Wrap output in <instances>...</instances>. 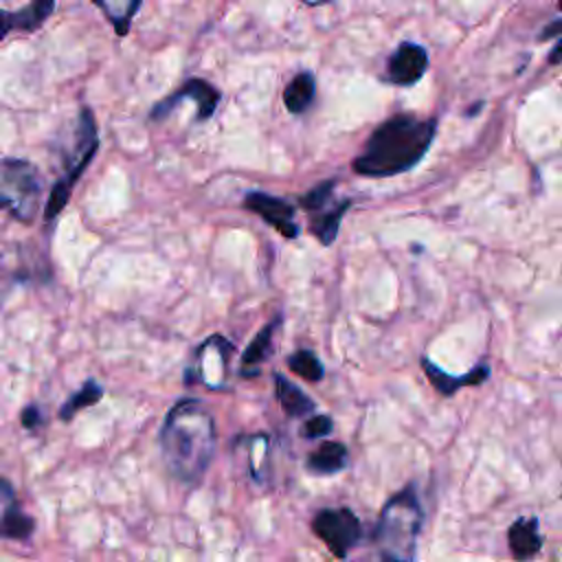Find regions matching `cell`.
Here are the masks:
<instances>
[{"label": "cell", "mask_w": 562, "mask_h": 562, "mask_svg": "<svg viewBox=\"0 0 562 562\" xmlns=\"http://www.w3.org/2000/svg\"><path fill=\"white\" fill-rule=\"evenodd\" d=\"M42 202V173L24 160L7 156L0 160V211L22 224H31Z\"/></svg>", "instance_id": "5b68a950"}, {"label": "cell", "mask_w": 562, "mask_h": 562, "mask_svg": "<svg viewBox=\"0 0 562 562\" xmlns=\"http://www.w3.org/2000/svg\"><path fill=\"white\" fill-rule=\"evenodd\" d=\"M182 101L195 103V121H209L215 114V110L222 101V94L211 81H206L202 77H189L176 92H171L169 97H165L151 105L149 121L167 119Z\"/></svg>", "instance_id": "9c48e42d"}, {"label": "cell", "mask_w": 562, "mask_h": 562, "mask_svg": "<svg viewBox=\"0 0 562 562\" xmlns=\"http://www.w3.org/2000/svg\"><path fill=\"white\" fill-rule=\"evenodd\" d=\"M437 134L435 116L397 112L382 121L364 140L351 169L364 178H391L422 162Z\"/></svg>", "instance_id": "6da1fadb"}, {"label": "cell", "mask_w": 562, "mask_h": 562, "mask_svg": "<svg viewBox=\"0 0 562 562\" xmlns=\"http://www.w3.org/2000/svg\"><path fill=\"white\" fill-rule=\"evenodd\" d=\"M101 397H103L101 384H99L97 380H86L83 386H81L79 391H75V393L66 400V404H64L61 411H59V417L68 422V419H72L79 411H83V408L97 404Z\"/></svg>", "instance_id": "44dd1931"}, {"label": "cell", "mask_w": 562, "mask_h": 562, "mask_svg": "<svg viewBox=\"0 0 562 562\" xmlns=\"http://www.w3.org/2000/svg\"><path fill=\"white\" fill-rule=\"evenodd\" d=\"M316 97V79L310 70L296 72L283 88V105L290 114H303Z\"/></svg>", "instance_id": "2e32d148"}, {"label": "cell", "mask_w": 562, "mask_h": 562, "mask_svg": "<svg viewBox=\"0 0 562 562\" xmlns=\"http://www.w3.org/2000/svg\"><path fill=\"white\" fill-rule=\"evenodd\" d=\"M301 2L307 7H321V4H327L329 0H301Z\"/></svg>", "instance_id": "4316f807"}, {"label": "cell", "mask_w": 562, "mask_h": 562, "mask_svg": "<svg viewBox=\"0 0 562 562\" xmlns=\"http://www.w3.org/2000/svg\"><path fill=\"white\" fill-rule=\"evenodd\" d=\"M35 520L24 514L15 501L7 503L0 512V538L9 540H26L33 533Z\"/></svg>", "instance_id": "ffe728a7"}, {"label": "cell", "mask_w": 562, "mask_h": 562, "mask_svg": "<svg viewBox=\"0 0 562 562\" xmlns=\"http://www.w3.org/2000/svg\"><path fill=\"white\" fill-rule=\"evenodd\" d=\"M334 424H331V417L327 415H316V417H310L303 428H301V435L307 437V439H321V437H327L331 432Z\"/></svg>", "instance_id": "d4e9b609"}, {"label": "cell", "mask_w": 562, "mask_h": 562, "mask_svg": "<svg viewBox=\"0 0 562 562\" xmlns=\"http://www.w3.org/2000/svg\"><path fill=\"white\" fill-rule=\"evenodd\" d=\"M285 362H288V367H290L292 373L301 375V378L307 380V382H318V380H323V375H325L323 362H321V360L316 358V353L310 351V349H299V351L290 353Z\"/></svg>", "instance_id": "7402d4cb"}, {"label": "cell", "mask_w": 562, "mask_h": 562, "mask_svg": "<svg viewBox=\"0 0 562 562\" xmlns=\"http://www.w3.org/2000/svg\"><path fill=\"white\" fill-rule=\"evenodd\" d=\"M268 437L266 435H257L250 439V457H248V463H250V474L252 479L261 481L263 474H266V468H268Z\"/></svg>", "instance_id": "603a6c76"}, {"label": "cell", "mask_w": 562, "mask_h": 562, "mask_svg": "<svg viewBox=\"0 0 562 562\" xmlns=\"http://www.w3.org/2000/svg\"><path fill=\"white\" fill-rule=\"evenodd\" d=\"M97 149H99V127H97L92 110L83 105L77 112L70 140L59 151V176L55 178L48 200H46V206H44L46 224H55L57 215L66 209L77 180L83 176V171L90 165V160L94 158Z\"/></svg>", "instance_id": "277c9868"}, {"label": "cell", "mask_w": 562, "mask_h": 562, "mask_svg": "<svg viewBox=\"0 0 562 562\" xmlns=\"http://www.w3.org/2000/svg\"><path fill=\"white\" fill-rule=\"evenodd\" d=\"M422 518V505L411 485L400 490L384 503L373 531V544L380 555V562L415 560Z\"/></svg>", "instance_id": "3957f363"}, {"label": "cell", "mask_w": 562, "mask_h": 562, "mask_svg": "<svg viewBox=\"0 0 562 562\" xmlns=\"http://www.w3.org/2000/svg\"><path fill=\"white\" fill-rule=\"evenodd\" d=\"M55 0H29V4L20 7L18 11L0 9V42L13 33H35L44 26V22L53 15Z\"/></svg>", "instance_id": "7c38bea8"}, {"label": "cell", "mask_w": 562, "mask_h": 562, "mask_svg": "<svg viewBox=\"0 0 562 562\" xmlns=\"http://www.w3.org/2000/svg\"><path fill=\"white\" fill-rule=\"evenodd\" d=\"M235 347L220 334L209 336L195 351L187 369V382H202L206 389H224L228 375V360Z\"/></svg>", "instance_id": "ba28073f"}, {"label": "cell", "mask_w": 562, "mask_h": 562, "mask_svg": "<svg viewBox=\"0 0 562 562\" xmlns=\"http://www.w3.org/2000/svg\"><path fill=\"white\" fill-rule=\"evenodd\" d=\"M296 204L307 213L310 233L318 239V244L331 246L338 237L340 222L351 209L353 200L336 195V180H323L303 195H299Z\"/></svg>", "instance_id": "8992f818"}, {"label": "cell", "mask_w": 562, "mask_h": 562, "mask_svg": "<svg viewBox=\"0 0 562 562\" xmlns=\"http://www.w3.org/2000/svg\"><path fill=\"white\" fill-rule=\"evenodd\" d=\"M558 9H560V11H562V0H558Z\"/></svg>", "instance_id": "83f0119b"}, {"label": "cell", "mask_w": 562, "mask_h": 562, "mask_svg": "<svg viewBox=\"0 0 562 562\" xmlns=\"http://www.w3.org/2000/svg\"><path fill=\"white\" fill-rule=\"evenodd\" d=\"M241 206L259 215L268 226H272L285 239H296L301 233V226L296 222V206L285 198L252 189L244 195Z\"/></svg>", "instance_id": "30bf717a"}, {"label": "cell", "mask_w": 562, "mask_h": 562, "mask_svg": "<svg viewBox=\"0 0 562 562\" xmlns=\"http://www.w3.org/2000/svg\"><path fill=\"white\" fill-rule=\"evenodd\" d=\"M507 542H509L512 555L518 562H529L533 555H538V551L544 544V538L540 536V529H538V518L522 516L514 520L512 527L507 529Z\"/></svg>", "instance_id": "5bb4252c"}, {"label": "cell", "mask_w": 562, "mask_h": 562, "mask_svg": "<svg viewBox=\"0 0 562 562\" xmlns=\"http://www.w3.org/2000/svg\"><path fill=\"white\" fill-rule=\"evenodd\" d=\"M42 422V413H40V408L37 406H26L24 411H22V424L26 426V428H35L37 424Z\"/></svg>", "instance_id": "484cf974"}, {"label": "cell", "mask_w": 562, "mask_h": 562, "mask_svg": "<svg viewBox=\"0 0 562 562\" xmlns=\"http://www.w3.org/2000/svg\"><path fill=\"white\" fill-rule=\"evenodd\" d=\"M345 465H347V448L338 441H325L307 457V470L316 474H334Z\"/></svg>", "instance_id": "d6986e66"}, {"label": "cell", "mask_w": 562, "mask_h": 562, "mask_svg": "<svg viewBox=\"0 0 562 562\" xmlns=\"http://www.w3.org/2000/svg\"><path fill=\"white\" fill-rule=\"evenodd\" d=\"M279 325H281V316H274L248 342V347L241 353V375H246V378L257 375L259 367L272 356V351H274L272 342H274V336L279 331Z\"/></svg>", "instance_id": "9a60e30c"}, {"label": "cell", "mask_w": 562, "mask_h": 562, "mask_svg": "<svg viewBox=\"0 0 562 562\" xmlns=\"http://www.w3.org/2000/svg\"><path fill=\"white\" fill-rule=\"evenodd\" d=\"M90 2L103 13V18L110 22V26L119 37H125L130 33L132 20L143 4V0H90Z\"/></svg>", "instance_id": "ac0fdd59"}, {"label": "cell", "mask_w": 562, "mask_h": 562, "mask_svg": "<svg viewBox=\"0 0 562 562\" xmlns=\"http://www.w3.org/2000/svg\"><path fill=\"white\" fill-rule=\"evenodd\" d=\"M422 369L426 373V378L430 380V384L441 393V395H452L454 391H459L461 386H476L483 384L490 378V367L487 364H479L474 369H470L463 375H450L446 373L441 367H437L430 358H422Z\"/></svg>", "instance_id": "4fadbf2b"}, {"label": "cell", "mask_w": 562, "mask_h": 562, "mask_svg": "<svg viewBox=\"0 0 562 562\" xmlns=\"http://www.w3.org/2000/svg\"><path fill=\"white\" fill-rule=\"evenodd\" d=\"M312 529L336 558H345L362 536L360 520L349 507L318 509L312 518Z\"/></svg>", "instance_id": "52a82bcc"}, {"label": "cell", "mask_w": 562, "mask_h": 562, "mask_svg": "<svg viewBox=\"0 0 562 562\" xmlns=\"http://www.w3.org/2000/svg\"><path fill=\"white\" fill-rule=\"evenodd\" d=\"M428 70V53L422 44L400 42L386 59L384 79L395 86H415Z\"/></svg>", "instance_id": "8fae6325"}, {"label": "cell", "mask_w": 562, "mask_h": 562, "mask_svg": "<svg viewBox=\"0 0 562 562\" xmlns=\"http://www.w3.org/2000/svg\"><path fill=\"white\" fill-rule=\"evenodd\" d=\"M551 37H558V42L551 46L547 61H549V66H558V64H562V20L547 24L538 35V40H551Z\"/></svg>", "instance_id": "cb8c5ba5"}, {"label": "cell", "mask_w": 562, "mask_h": 562, "mask_svg": "<svg viewBox=\"0 0 562 562\" xmlns=\"http://www.w3.org/2000/svg\"><path fill=\"white\" fill-rule=\"evenodd\" d=\"M215 439V419L200 400L176 402L160 428V452L167 470L182 483L198 481L213 461Z\"/></svg>", "instance_id": "7a4b0ae2"}, {"label": "cell", "mask_w": 562, "mask_h": 562, "mask_svg": "<svg viewBox=\"0 0 562 562\" xmlns=\"http://www.w3.org/2000/svg\"><path fill=\"white\" fill-rule=\"evenodd\" d=\"M274 393L283 413L290 417H305L314 411L312 397L281 373H274Z\"/></svg>", "instance_id": "e0dca14e"}]
</instances>
